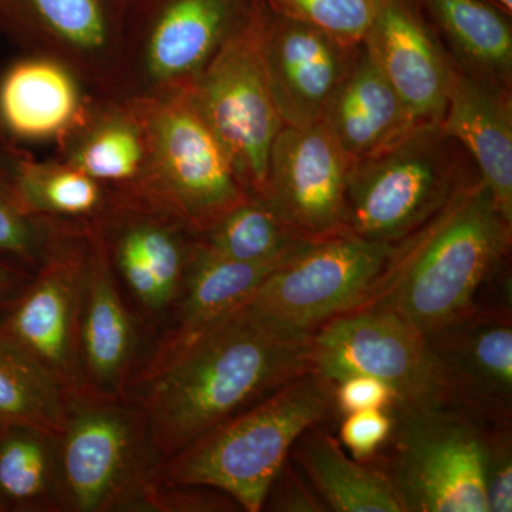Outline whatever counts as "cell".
Masks as SVG:
<instances>
[{
	"mask_svg": "<svg viewBox=\"0 0 512 512\" xmlns=\"http://www.w3.org/2000/svg\"><path fill=\"white\" fill-rule=\"evenodd\" d=\"M311 370V335L276 328L244 305L184 338L157 343L128 396L143 409L160 464Z\"/></svg>",
	"mask_w": 512,
	"mask_h": 512,
	"instance_id": "1",
	"label": "cell"
},
{
	"mask_svg": "<svg viewBox=\"0 0 512 512\" xmlns=\"http://www.w3.org/2000/svg\"><path fill=\"white\" fill-rule=\"evenodd\" d=\"M512 218L481 178H471L434 217L393 245L365 301L430 333L473 309L510 258ZM355 308V309H356Z\"/></svg>",
	"mask_w": 512,
	"mask_h": 512,
	"instance_id": "2",
	"label": "cell"
},
{
	"mask_svg": "<svg viewBox=\"0 0 512 512\" xmlns=\"http://www.w3.org/2000/svg\"><path fill=\"white\" fill-rule=\"evenodd\" d=\"M336 416L335 382L315 370L303 373L158 464V483L214 488L239 510L262 511L295 441L313 424Z\"/></svg>",
	"mask_w": 512,
	"mask_h": 512,
	"instance_id": "3",
	"label": "cell"
},
{
	"mask_svg": "<svg viewBox=\"0 0 512 512\" xmlns=\"http://www.w3.org/2000/svg\"><path fill=\"white\" fill-rule=\"evenodd\" d=\"M56 443L63 511H157L158 461L133 397L70 394Z\"/></svg>",
	"mask_w": 512,
	"mask_h": 512,
	"instance_id": "4",
	"label": "cell"
},
{
	"mask_svg": "<svg viewBox=\"0 0 512 512\" xmlns=\"http://www.w3.org/2000/svg\"><path fill=\"white\" fill-rule=\"evenodd\" d=\"M476 175L466 151L440 123L417 124L350 164L343 227L367 241L399 244Z\"/></svg>",
	"mask_w": 512,
	"mask_h": 512,
	"instance_id": "5",
	"label": "cell"
},
{
	"mask_svg": "<svg viewBox=\"0 0 512 512\" xmlns=\"http://www.w3.org/2000/svg\"><path fill=\"white\" fill-rule=\"evenodd\" d=\"M133 99L148 141L146 184L137 194L204 234L249 197L227 151L188 90Z\"/></svg>",
	"mask_w": 512,
	"mask_h": 512,
	"instance_id": "6",
	"label": "cell"
},
{
	"mask_svg": "<svg viewBox=\"0 0 512 512\" xmlns=\"http://www.w3.org/2000/svg\"><path fill=\"white\" fill-rule=\"evenodd\" d=\"M392 436L370 460L382 466L407 512H490L485 493L491 423L460 409H399Z\"/></svg>",
	"mask_w": 512,
	"mask_h": 512,
	"instance_id": "7",
	"label": "cell"
},
{
	"mask_svg": "<svg viewBox=\"0 0 512 512\" xmlns=\"http://www.w3.org/2000/svg\"><path fill=\"white\" fill-rule=\"evenodd\" d=\"M269 16L258 0L188 89L249 197L261 194L272 144L284 127L265 62Z\"/></svg>",
	"mask_w": 512,
	"mask_h": 512,
	"instance_id": "8",
	"label": "cell"
},
{
	"mask_svg": "<svg viewBox=\"0 0 512 512\" xmlns=\"http://www.w3.org/2000/svg\"><path fill=\"white\" fill-rule=\"evenodd\" d=\"M311 362L335 383L360 375L389 384L393 409L463 410L426 333L387 309L356 308L323 323L311 335Z\"/></svg>",
	"mask_w": 512,
	"mask_h": 512,
	"instance_id": "9",
	"label": "cell"
},
{
	"mask_svg": "<svg viewBox=\"0 0 512 512\" xmlns=\"http://www.w3.org/2000/svg\"><path fill=\"white\" fill-rule=\"evenodd\" d=\"M258 0H131L120 97L190 89Z\"/></svg>",
	"mask_w": 512,
	"mask_h": 512,
	"instance_id": "10",
	"label": "cell"
},
{
	"mask_svg": "<svg viewBox=\"0 0 512 512\" xmlns=\"http://www.w3.org/2000/svg\"><path fill=\"white\" fill-rule=\"evenodd\" d=\"M90 224L55 220L42 262L0 315V335L69 394L80 390V322Z\"/></svg>",
	"mask_w": 512,
	"mask_h": 512,
	"instance_id": "11",
	"label": "cell"
},
{
	"mask_svg": "<svg viewBox=\"0 0 512 512\" xmlns=\"http://www.w3.org/2000/svg\"><path fill=\"white\" fill-rule=\"evenodd\" d=\"M392 251L346 231L315 239L278 266L245 306L276 328L312 335L365 301Z\"/></svg>",
	"mask_w": 512,
	"mask_h": 512,
	"instance_id": "12",
	"label": "cell"
},
{
	"mask_svg": "<svg viewBox=\"0 0 512 512\" xmlns=\"http://www.w3.org/2000/svg\"><path fill=\"white\" fill-rule=\"evenodd\" d=\"M131 0H0V32L64 64L84 90L120 96Z\"/></svg>",
	"mask_w": 512,
	"mask_h": 512,
	"instance_id": "13",
	"label": "cell"
},
{
	"mask_svg": "<svg viewBox=\"0 0 512 512\" xmlns=\"http://www.w3.org/2000/svg\"><path fill=\"white\" fill-rule=\"evenodd\" d=\"M110 191L106 211L92 224L114 272L148 320L171 315L198 235L144 195Z\"/></svg>",
	"mask_w": 512,
	"mask_h": 512,
	"instance_id": "14",
	"label": "cell"
},
{
	"mask_svg": "<svg viewBox=\"0 0 512 512\" xmlns=\"http://www.w3.org/2000/svg\"><path fill=\"white\" fill-rule=\"evenodd\" d=\"M348 156L328 127L284 126L269 153L264 188L256 197L302 238L345 231Z\"/></svg>",
	"mask_w": 512,
	"mask_h": 512,
	"instance_id": "15",
	"label": "cell"
},
{
	"mask_svg": "<svg viewBox=\"0 0 512 512\" xmlns=\"http://www.w3.org/2000/svg\"><path fill=\"white\" fill-rule=\"evenodd\" d=\"M464 412L512 421L511 303L483 305L426 333Z\"/></svg>",
	"mask_w": 512,
	"mask_h": 512,
	"instance_id": "16",
	"label": "cell"
},
{
	"mask_svg": "<svg viewBox=\"0 0 512 512\" xmlns=\"http://www.w3.org/2000/svg\"><path fill=\"white\" fill-rule=\"evenodd\" d=\"M417 124L440 123L450 90L453 60L417 0H376L363 40Z\"/></svg>",
	"mask_w": 512,
	"mask_h": 512,
	"instance_id": "17",
	"label": "cell"
},
{
	"mask_svg": "<svg viewBox=\"0 0 512 512\" xmlns=\"http://www.w3.org/2000/svg\"><path fill=\"white\" fill-rule=\"evenodd\" d=\"M140 333L97 229L90 224L80 322V390L127 397L140 370Z\"/></svg>",
	"mask_w": 512,
	"mask_h": 512,
	"instance_id": "18",
	"label": "cell"
},
{
	"mask_svg": "<svg viewBox=\"0 0 512 512\" xmlns=\"http://www.w3.org/2000/svg\"><path fill=\"white\" fill-rule=\"evenodd\" d=\"M360 47L343 45L312 26L271 10L265 62L284 126L306 127L322 121Z\"/></svg>",
	"mask_w": 512,
	"mask_h": 512,
	"instance_id": "19",
	"label": "cell"
},
{
	"mask_svg": "<svg viewBox=\"0 0 512 512\" xmlns=\"http://www.w3.org/2000/svg\"><path fill=\"white\" fill-rule=\"evenodd\" d=\"M55 144L56 160L110 190L140 192L146 184V126L133 97L87 93L82 113Z\"/></svg>",
	"mask_w": 512,
	"mask_h": 512,
	"instance_id": "20",
	"label": "cell"
},
{
	"mask_svg": "<svg viewBox=\"0 0 512 512\" xmlns=\"http://www.w3.org/2000/svg\"><path fill=\"white\" fill-rule=\"evenodd\" d=\"M440 124L466 151L478 177L512 218L511 86L463 69L453 60Z\"/></svg>",
	"mask_w": 512,
	"mask_h": 512,
	"instance_id": "21",
	"label": "cell"
},
{
	"mask_svg": "<svg viewBox=\"0 0 512 512\" xmlns=\"http://www.w3.org/2000/svg\"><path fill=\"white\" fill-rule=\"evenodd\" d=\"M86 96L64 64L29 53L0 79V126L16 141H56L82 113Z\"/></svg>",
	"mask_w": 512,
	"mask_h": 512,
	"instance_id": "22",
	"label": "cell"
},
{
	"mask_svg": "<svg viewBox=\"0 0 512 512\" xmlns=\"http://www.w3.org/2000/svg\"><path fill=\"white\" fill-rule=\"evenodd\" d=\"M289 457L322 503L333 512H407L386 470L348 456L328 421L303 431Z\"/></svg>",
	"mask_w": 512,
	"mask_h": 512,
	"instance_id": "23",
	"label": "cell"
},
{
	"mask_svg": "<svg viewBox=\"0 0 512 512\" xmlns=\"http://www.w3.org/2000/svg\"><path fill=\"white\" fill-rule=\"evenodd\" d=\"M349 160L372 156L417 126L365 46L322 117Z\"/></svg>",
	"mask_w": 512,
	"mask_h": 512,
	"instance_id": "24",
	"label": "cell"
},
{
	"mask_svg": "<svg viewBox=\"0 0 512 512\" xmlns=\"http://www.w3.org/2000/svg\"><path fill=\"white\" fill-rule=\"evenodd\" d=\"M291 256L274 261H237L214 254L197 238L188 262L183 291L171 313L173 322L157 343L184 338L237 311Z\"/></svg>",
	"mask_w": 512,
	"mask_h": 512,
	"instance_id": "25",
	"label": "cell"
},
{
	"mask_svg": "<svg viewBox=\"0 0 512 512\" xmlns=\"http://www.w3.org/2000/svg\"><path fill=\"white\" fill-rule=\"evenodd\" d=\"M463 69L511 86V15L491 0H417Z\"/></svg>",
	"mask_w": 512,
	"mask_h": 512,
	"instance_id": "26",
	"label": "cell"
},
{
	"mask_svg": "<svg viewBox=\"0 0 512 512\" xmlns=\"http://www.w3.org/2000/svg\"><path fill=\"white\" fill-rule=\"evenodd\" d=\"M2 511H63L56 436L32 427L0 430Z\"/></svg>",
	"mask_w": 512,
	"mask_h": 512,
	"instance_id": "27",
	"label": "cell"
},
{
	"mask_svg": "<svg viewBox=\"0 0 512 512\" xmlns=\"http://www.w3.org/2000/svg\"><path fill=\"white\" fill-rule=\"evenodd\" d=\"M18 194L30 217L92 224L106 211L111 191L79 168L28 154L20 165Z\"/></svg>",
	"mask_w": 512,
	"mask_h": 512,
	"instance_id": "28",
	"label": "cell"
},
{
	"mask_svg": "<svg viewBox=\"0 0 512 512\" xmlns=\"http://www.w3.org/2000/svg\"><path fill=\"white\" fill-rule=\"evenodd\" d=\"M70 394L0 335V430L22 426L62 433Z\"/></svg>",
	"mask_w": 512,
	"mask_h": 512,
	"instance_id": "29",
	"label": "cell"
},
{
	"mask_svg": "<svg viewBox=\"0 0 512 512\" xmlns=\"http://www.w3.org/2000/svg\"><path fill=\"white\" fill-rule=\"evenodd\" d=\"M198 239L214 254L248 262L286 258L311 242L289 228L259 197L242 201Z\"/></svg>",
	"mask_w": 512,
	"mask_h": 512,
	"instance_id": "30",
	"label": "cell"
},
{
	"mask_svg": "<svg viewBox=\"0 0 512 512\" xmlns=\"http://www.w3.org/2000/svg\"><path fill=\"white\" fill-rule=\"evenodd\" d=\"M28 154L0 126V258L35 271L45 256L55 220L30 217L20 205L19 171Z\"/></svg>",
	"mask_w": 512,
	"mask_h": 512,
	"instance_id": "31",
	"label": "cell"
},
{
	"mask_svg": "<svg viewBox=\"0 0 512 512\" xmlns=\"http://www.w3.org/2000/svg\"><path fill=\"white\" fill-rule=\"evenodd\" d=\"M284 18L305 23L346 46H360L375 15L376 0H264Z\"/></svg>",
	"mask_w": 512,
	"mask_h": 512,
	"instance_id": "32",
	"label": "cell"
},
{
	"mask_svg": "<svg viewBox=\"0 0 512 512\" xmlns=\"http://www.w3.org/2000/svg\"><path fill=\"white\" fill-rule=\"evenodd\" d=\"M485 493L490 512L512 511V423H491L487 430Z\"/></svg>",
	"mask_w": 512,
	"mask_h": 512,
	"instance_id": "33",
	"label": "cell"
},
{
	"mask_svg": "<svg viewBox=\"0 0 512 512\" xmlns=\"http://www.w3.org/2000/svg\"><path fill=\"white\" fill-rule=\"evenodd\" d=\"M393 427L394 416L390 410H360L342 417L338 439L350 456L367 461L382 450L392 436Z\"/></svg>",
	"mask_w": 512,
	"mask_h": 512,
	"instance_id": "34",
	"label": "cell"
},
{
	"mask_svg": "<svg viewBox=\"0 0 512 512\" xmlns=\"http://www.w3.org/2000/svg\"><path fill=\"white\" fill-rule=\"evenodd\" d=\"M264 508L269 511L286 512L328 511L291 457L285 461L272 481Z\"/></svg>",
	"mask_w": 512,
	"mask_h": 512,
	"instance_id": "35",
	"label": "cell"
},
{
	"mask_svg": "<svg viewBox=\"0 0 512 512\" xmlns=\"http://www.w3.org/2000/svg\"><path fill=\"white\" fill-rule=\"evenodd\" d=\"M397 397L389 384L370 376H349L335 383V407L338 416L367 409L392 410Z\"/></svg>",
	"mask_w": 512,
	"mask_h": 512,
	"instance_id": "36",
	"label": "cell"
},
{
	"mask_svg": "<svg viewBox=\"0 0 512 512\" xmlns=\"http://www.w3.org/2000/svg\"><path fill=\"white\" fill-rule=\"evenodd\" d=\"M32 275L33 271L8 259L0 258V315L25 288Z\"/></svg>",
	"mask_w": 512,
	"mask_h": 512,
	"instance_id": "37",
	"label": "cell"
},
{
	"mask_svg": "<svg viewBox=\"0 0 512 512\" xmlns=\"http://www.w3.org/2000/svg\"><path fill=\"white\" fill-rule=\"evenodd\" d=\"M491 2H494L495 5L500 6V8H503L505 12L512 15V0H491Z\"/></svg>",
	"mask_w": 512,
	"mask_h": 512,
	"instance_id": "38",
	"label": "cell"
},
{
	"mask_svg": "<svg viewBox=\"0 0 512 512\" xmlns=\"http://www.w3.org/2000/svg\"><path fill=\"white\" fill-rule=\"evenodd\" d=\"M0 511H2V508H0Z\"/></svg>",
	"mask_w": 512,
	"mask_h": 512,
	"instance_id": "39",
	"label": "cell"
}]
</instances>
